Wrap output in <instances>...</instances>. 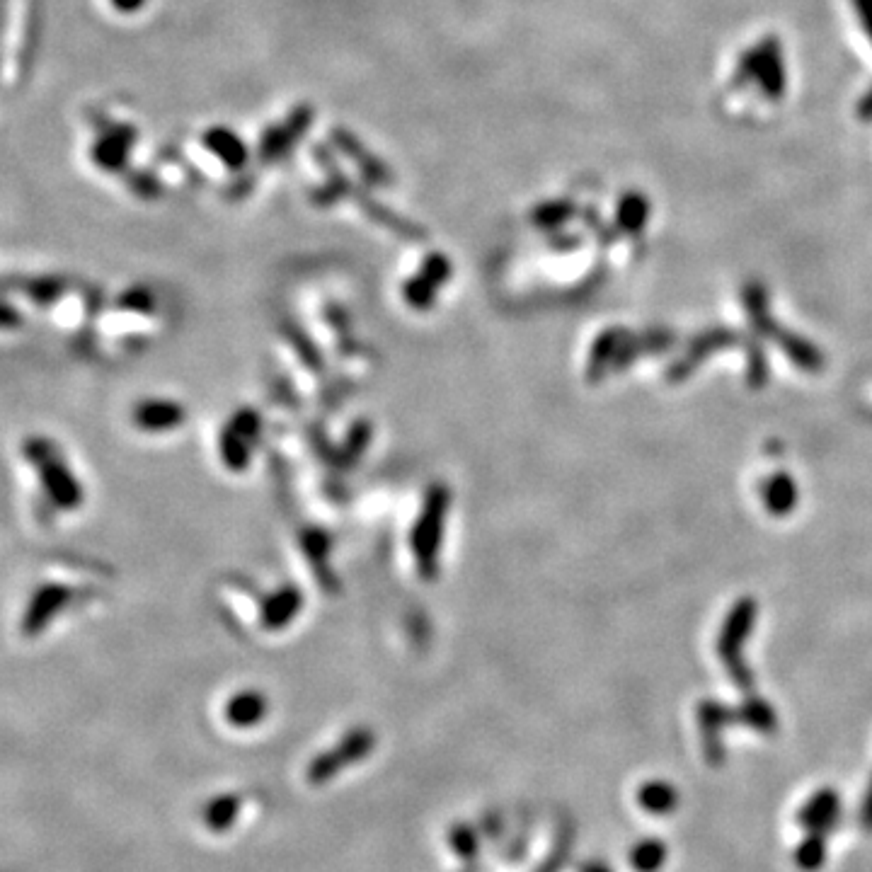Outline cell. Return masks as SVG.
Here are the masks:
<instances>
[{"mask_svg": "<svg viewBox=\"0 0 872 872\" xmlns=\"http://www.w3.org/2000/svg\"><path fill=\"white\" fill-rule=\"evenodd\" d=\"M638 800L647 812L657 814V817L659 814H669L676 805H679V795H676V790L671 788L669 783H664V780L647 783L638 793Z\"/></svg>", "mask_w": 872, "mask_h": 872, "instance_id": "cell-6", "label": "cell"}, {"mask_svg": "<svg viewBox=\"0 0 872 872\" xmlns=\"http://www.w3.org/2000/svg\"><path fill=\"white\" fill-rule=\"evenodd\" d=\"M587 872H608V870H604V868H594V870H587Z\"/></svg>", "mask_w": 872, "mask_h": 872, "instance_id": "cell-13", "label": "cell"}, {"mask_svg": "<svg viewBox=\"0 0 872 872\" xmlns=\"http://www.w3.org/2000/svg\"><path fill=\"white\" fill-rule=\"evenodd\" d=\"M826 858V843L822 834H810L797 848L795 860L802 870H817Z\"/></svg>", "mask_w": 872, "mask_h": 872, "instance_id": "cell-9", "label": "cell"}, {"mask_svg": "<svg viewBox=\"0 0 872 872\" xmlns=\"http://www.w3.org/2000/svg\"><path fill=\"white\" fill-rule=\"evenodd\" d=\"M22 323H25V315L17 311L13 303L0 296V330H17Z\"/></svg>", "mask_w": 872, "mask_h": 872, "instance_id": "cell-10", "label": "cell"}, {"mask_svg": "<svg viewBox=\"0 0 872 872\" xmlns=\"http://www.w3.org/2000/svg\"><path fill=\"white\" fill-rule=\"evenodd\" d=\"M13 286L22 296H27L34 306H51L66 294V279L56 277V274H44V277H22L15 279Z\"/></svg>", "mask_w": 872, "mask_h": 872, "instance_id": "cell-4", "label": "cell"}, {"mask_svg": "<svg viewBox=\"0 0 872 872\" xmlns=\"http://www.w3.org/2000/svg\"><path fill=\"white\" fill-rule=\"evenodd\" d=\"M206 143H209L211 151H216L218 156L226 160V163L240 165L245 160L243 143L235 139L233 134H228V131H211V134L206 136Z\"/></svg>", "mask_w": 872, "mask_h": 872, "instance_id": "cell-8", "label": "cell"}, {"mask_svg": "<svg viewBox=\"0 0 872 872\" xmlns=\"http://www.w3.org/2000/svg\"><path fill=\"white\" fill-rule=\"evenodd\" d=\"M143 3H146V0H112L114 8L122 10V13H134V10H141Z\"/></svg>", "mask_w": 872, "mask_h": 872, "instance_id": "cell-12", "label": "cell"}, {"mask_svg": "<svg viewBox=\"0 0 872 872\" xmlns=\"http://www.w3.org/2000/svg\"><path fill=\"white\" fill-rule=\"evenodd\" d=\"M20 451L25 456V461L42 478L44 492H47V497L56 509H63V512H76V509H80V504H83V485L73 475L71 466H68V461L63 458L59 444L54 439H49L44 434H30L20 444Z\"/></svg>", "mask_w": 872, "mask_h": 872, "instance_id": "cell-1", "label": "cell"}, {"mask_svg": "<svg viewBox=\"0 0 872 872\" xmlns=\"http://www.w3.org/2000/svg\"><path fill=\"white\" fill-rule=\"evenodd\" d=\"M71 589L59 582L39 584L27 601L25 613L20 618V633L25 638H37L54 623V618L71 604Z\"/></svg>", "mask_w": 872, "mask_h": 872, "instance_id": "cell-2", "label": "cell"}, {"mask_svg": "<svg viewBox=\"0 0 872 872\" xmlns=\"http://www.w3.org/2000/svg\"><path fill=\"white\" fill-rule=\"evenodd\" d=\"M667 860V846L662 841H642L630 853V865L635 872H657Z\"/></svg>", "mask_w": 872, "mask_h": 872, "instance_id": "cell-7", "label": "cell"}, {"mask_svg": "<svg viewBox=\"0 0 872 872\" xmlns=\"http://www.w3.org/2000/svg\"><path fill=\"white\" fill-rule=\"evenodd\" d=\"M860 822H863L865 829L872 831V780H870L868 795H865V800H863V812H860Z\"/></svg>", "mask_w": 872, "mask_h": 872, "instance_id": "cell-11", "label": "cell"}, {"mask_svg": "<svg viewBox=\"0 0 872 872\" xmlns=\"http://www.w3.org/2000/svg\"><path fill=\"white\" fill-rule=\"evenodd\" d=\"M839 810V795L834 790H822V793L812 795L810 802L802 807L797 822L805 826L810 834H824L826 829H831V826L839 822Z\"/></svg>", "mask_w": 872, "mask_h": 872, "instance_id": "cell-3", "label": "cell"}, {"mask_svg": "<svg viewBox=\"0 0 872 872\" xmlns=\"http://www.w3.org/2000/svg\"><path fill=\"white\" fill-rule=\"evenodd\" d=\"M131 143V131L119 129L102 136L93 148V160L105 170H119L126 163V148Z\"/></svg>", "mask_w": 872, "mask_h": 872, "instance_id": "cell-5", "label": "cell"}]
</instances>
